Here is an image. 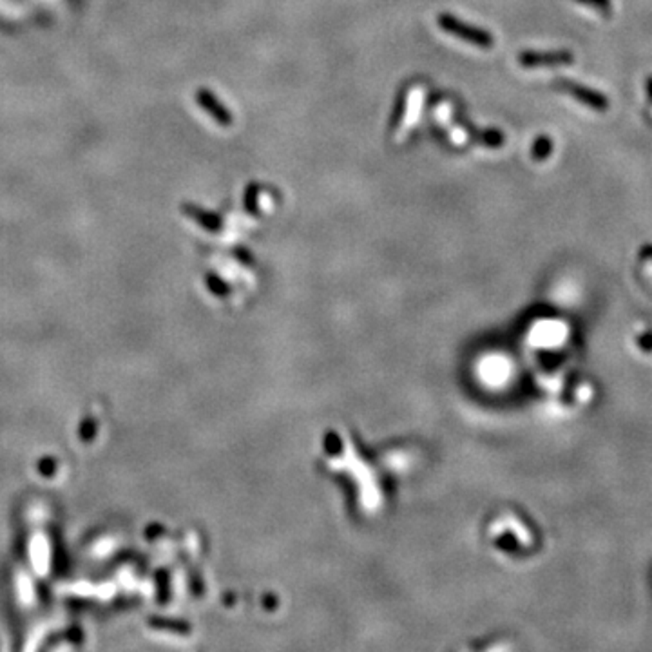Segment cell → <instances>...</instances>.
Here are the masks:
<instances>
[{
  "label": "cell",
  "instance_id": "obj_6",
  "mask_svg": "<svg viewBox=\"0 0 652 652\" xmlns=\"http://www.w3.org/2000/svg\"><path fill=\"white\" fill-rule=\"evenodd\" d=\"M578 4L589 6V8H593V10L600 11V13L607 15L612 11V4L611 0H576Z\"/></svg>",
  "mask_w": 652,
  "mask_h": 652
},
{
  "label": "cell",
  "instance_id": "obj_3",
  "mask_svg": "<svg viewBox=\"0 0 652 652\" xmlns=\"http://www.w3.org/2000/svg\"><path fill=\"white\" fill-rule=\"evenodd\" d=\"M519 64L531 67H556V65H573L574 55L571 51H524L519 55Z\"/></svg>",
  "mask_w": 652,
  "mask_h": 652
},
{
  "label": "cell",
  "instance_id": "obj_4",
  "mask_svg": "<svg viewBox=\"0 0 652 652\" xmlns=\"http://www.w3.org/2000/svg\"><path fill=\"white\" fill-rule=\"evenodd\" d=\"M553 149H555V143L549 136L542 134V136H538L537 140L533 142V147H531V158L535 161H546L547 158L553 154Z\"/></svg>",
  "mask_w": 652,
  "mask_h": 652
},
{
  "label": "cell",
  "instance_id": "obj_8",
  "mask_svg": "<svg viewBox=\"0 0 652 652\" xmlns=\"http://www.w3.org/2000/svg\"><path fill=\"white\" fill-rule=\"evenodd\" d=\"M256 194H257V187H256V185H252V187H250V190H248V196H247V203L250 205V211H252V205L256 203Z\"/></svg>",
  "mask_w": 652,
  "mask_h": 652
},
{
  "label": "cell",
  "instance_id": "obj_2",
  "mask_svg": "<svg viewBox=\"0 0 652 652\" xmlns=\"http://www.w3.org/2000/svg\"><path fill=\"white\" fill-rule=\"evenodd\" d=\"M553 88L558 89V91H564L567 95L574 98V100H578L580 104H583L585 107L593 111H607L609 109V100L605 98V95H602L596 89H591L587 85H583V83L573 82V80L567 79H560L556 80L553 83Z\"/></svg>",
  "mask_w": 652,
  "mask_h": 652
},
{
  "label": "cell",
  "instance_id": "obj_5",
  "mask_svg": "<svg viewBox=\"0 0 652 652\" xmlns=\"http://www.w3.org/2000/svg\"><path fill=\"white\" fill-rule=\"evenodd\" d=\"M477 138H480V142L489 149H500L505 140L504 134H502L498 129H486V131L477 134Z\"/></svg>",
  "mask_w": 652,
  "mask_h": 652
},
{
  "label": "cell",
  "instance_id": "obj_7",
  "mask_svg": "<svg viewBox=\"0 0 652 652\" xmlns=\"http://www.w3.org/2000/svg\"><path fill=\"white\" fill-rule=\"evenodd\" d=\"M405 107H406V98H405V95H400L399 100H397L396 109H393V113H391L390 129H396L397 125L400 124V120H402V116H405Z\"/></svg>",
  "mask_w": 652,
  "mask_h": 652
},
{
  "label": "cell",
  "instance_id": "obj_9",
  "mask_svg": "<svg viewBox=\"0 0 652 652\" xmlns=\"http://www.w3.org/2000/svg\"><path fill=\"white\" fill-rule=\"evenodd\" d=\"M645 91H647V97H649V100L652 101V74H651V76H649V79H647V82H645Z\"/></svg>",
  "mask_w": 652,
  "mask_h": 652
},
{
  "label": "cell",
  "instance_id": "obj_1",
  "mask_svg": "<svg viewBox=\"0 0 652 652\" xmlns=\"http://www.w3.org/2000/svg\"><path fill=\"white\" fill-rule=\"evenodd\" d=\"M437 22H439L442 31L450 33V35L460 38V40L469 42L471 46L480 47V49H491L495 46V37H493L491 33H487L482 28H477V26H471L468 22H462L455 15L441 13Z\"/></svg>",
  "mask_w": 652,
  "mask_h": 652
}]
</instances>
